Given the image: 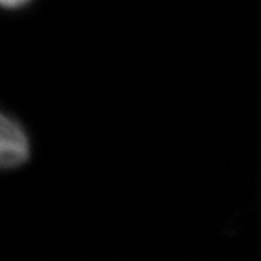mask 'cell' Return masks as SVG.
Masks as SVG:
<instances>
[{
  "instance_id": "1",
  "label": "cell",
  "mask_w": 261,
  "mask_h": 261,
  "mask_svg": "<svg viewBox=\"0 0 261 261\" xmlns=\"http://www.w3.org/2000/svg\"><path fill=\"white\" fill-rule=\"evenodd\" d=\"M31 155V144L25 129L16 119L2 115L0 125V163L5 170L23 166Z\"/></svg>"
},
{
  "instance_id": "2",
  "label": "cell",
  "mask_w": 261,
  "mask_h": 261,
  "mask_svg": "<svg viewBox=\"0 0 261 261\" xmlns=\"http://www.w3.org/2000/svg\"><path fill=\"white\" fill-rule=\"evenodd\" d=\"M3 8L6 9H19L25 5H28L31 0H0Z\"/></svg>"
}]
</instances>
